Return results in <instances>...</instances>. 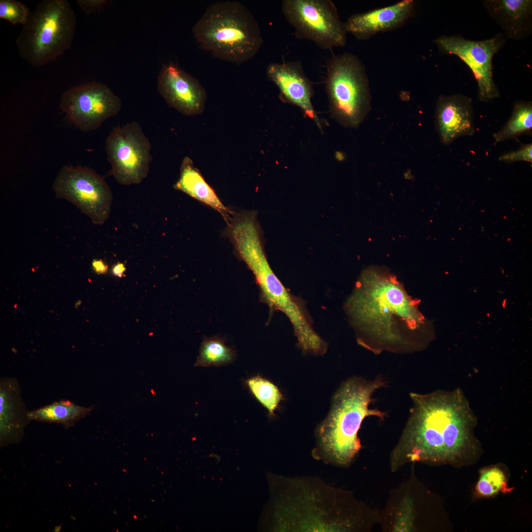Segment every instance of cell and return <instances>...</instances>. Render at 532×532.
Listing matches in <instances>:
<instances>
[{
  "mask_svg": "<svg viewBox=\"0 0 532 532\" xmlns=\"http://www.w3.org/2000/svg\"><path fill=\"white\" fill-rule=\"evenodd\" d=\"M192 32L201 48L216 58L237 65L253 58L264 42L255 17L237 1L208 6Z\"/></svg>",
  "mask_w": 532,
  "mask_h": 532,
  "instance_id": "cell-5",
  "label": "cell"
},
{
  "mask_svg": "<svg viewBox=\"0 0 532 532\" xmlns=\"http://www.w3.org/2000/svg\"><path fill=\"white\" fill-rule=\"evenodd\" d=\"M483 6L507 38L521 40L532 31L531 0H486Z\"/></svg>",
  "mask_w": 532,
  "mask_h": 532,
  "instance_id": "cell-18",
  "label": "cell"
},
{
  "mask_svg": "<svg viewBox=\"0 0 532 532\" xmlns=\"http://www.w3.org/2000/svg\"><path fill=\"white\" fill-rule=\"evenodd\" d=\"M499 160L507 163L517 161L532 163V143L524 144L518 150L503 153L499 157Z\"/></svg>",
  "mask_w": 532,
  "mask_h": 532,
  "instance_id": "cell-27",
  "label": "cell"
},
{
  "mask_svg": "<svg viewBox=\"0 0 532 532\" xmlns=\"http://www.w3.org/2000/svg\"><path fill=\"white\" fill-rule=\"evenodd\" d=\"M60 107L74 126L89 132L116 115L121 109L122 101L106 85L92 82L74 86L63 92Z\"/></svg>",
  "mask_w": 532,
  "mask_h": 532,
  "instance_id": "cell-12",
  "label": "cell"
},
{
  "mask_svg": "<svg viewBox=\"0 0 532 532\" xmlns=\"http://www.w3.org/2000/svg\"><path fill=\"white\" fill-rule=\"evenodd\" d=\"M506 39L505 35L501 33L479 41L452 35H442L437 38L434 43L442 52L457 56L469 67L477 82L478 99L486 102L499 96L493 79L492 61Z\"/></svg>",
  "mask_w": 532,
  "mask_h": 532,
  "instance_id": "cell-13",
  "label": "cell"
},
{
  "mask_svg": "<svg viewBox=\"0 0 532 532\" xmlns=\"http://www.w3.org/2000/svg\"><path fill=\"white\" fill-rule=\"evenodd\" d=\"M245 384L256 399L268 411L272 417L281 401L283 395L273 382L260 375L252 376L245 381Z\"/></svg>",
  "mask_w": 532,
  "mask_h": 532,
  "instance_id": "cell-24",
  "label": "cell"
},
{
  "mask_svg": "<svg viewBox=\"0 0 532 532\" xmlns=\"http://www.w3.org/2000/svg\"><path fill=\"white\" fill-rule=\"evenodd\" d=\"M344 309L358 344L375 353L411 352L422 347L426 320L418 303L386 267L364 269Z\"/></svg>",
  "mask_w": 532,
  "mask_h": 532,
  "instance_id": "cell-1",
  "label": "cell"
},
{
  "mask_svg": "<svg viewBox=\"0 0 532 532\" xmlns=\"http://www.w3.org/2000/svg\"><path fill=\"white\" fill-rule=\"evenodd\" d=\"M281 529L299 532H352L366 530L374 511L351 493L318 480L284 479Z\"/></svg>",
  "mask_w": 532,
  "mask_h": 532,
  "instance_id": "cell-3",
  "label": "cell"
},
{
  "mask_svg": "<svg viewBox=\"0 0 532 532\" xmlns=\"http://www.w3.org/2000/svg\"><path fill=\"white\" fill-rule=\"evenodd\" d=\"M76 18L66 0H44L30 12L16 42L21 58L33 66L56 59L70 48Z\"/></svg>",
  "mask_w": 532,
  "mask_h": 532,
  "instance_id": "cell-6",
  "label": "cell"
},
{
  "mask_svg": "<svg viewBox=\"0 0 532 532\" xmlns=\"http://www.w3.org/2000/svg\"><path fill=\"white\" fill-rule=\"evenodd\" d=\"M30 13L29 8L15 0H0V19L8 21L12 25L26 23Z\"/></svg>",
  "mask_w": 532,
  "mask_h": 532,
  "instance_id": "cell-26",
  "label": "cell"
},
{
  "mask_svg": "<svg viewBox=\"0 0 532 532\" xmlns=\"http://www.w3.org/2000/svg\"><path fill=\"white\" fill-rule=\"evenodd\" d=\"M234 350L227 346L224 340L217 336L205 337L201 342L195 366H220L232 363Z\"/></svg>",
  "mask_w": 532,
  "mask_h": 532,
  "instance_id": "cell-23",
  "label": "cell"
},
{
  "mask_svg": "<svg viewBox=\"0 0 532 532\" xmlns=\"http://www.w3.org/2000/svg\"><path fill=\"white\" fill-rule=\"evenodd\" d=\"M326 82L332 116L344 126H358L368 113L371 101L362 61L349 52L333 56L327 64Z\"/></svg>",
  "mask_w": 532,
  "mask_h": 532,
  "instance_id": "cell-8",
  "label": "cell"
},
{
  "mask_svg": "<svg viewBox=\"0 0 532 532\" xmlns=\"http://www.w3.org/2000/svg\"><path fill=\"white\" fill-rule=\"evenodd\" d=\"M56 197L70 202L95 224L108 218L112 191L103 178L93 169L81 166H63L52 185Z\"/></svg>",
  "mask_w": 532,
  "mask_h": 532,
  "instance_id": "cell-10",
  "label": "cell"
},
{
  "mask_svg": "<svg viewBox=\"0 0 532 532\" xmlns=\"http://www.w3.org/2000/svg\"><path fill=\"white\" fill-rule=\"evenodd\" d=\"M385 384L379 376L372 380L354 376L341 384L332 398L329 413L316 429V457L338 466L351 463L361 448L358 434L364 420L386 416L369 407L373 393Z\"/></svg>",
  "mask_w": 532,
  "mask_h": 532,
  "instance_id": "cell-4",
  "label": "cell"
},
{
  "mask_svg": "<svg viewBox=\"0 0 532 532\" xmlns=\"http://www.w3.org/2000/svg\"><path fill=\"white\" fill-rule=\"evenodd\" d=\"M415 1L402 0L394 4L351 15L344 22L347 33L359 40L401 26L414 13Z\"/></svg>",
  "mask_w": 532,
  "mask_h": 532,
  "instance_id": "cell-17",
  "label": "cell"
},
{
  "mask_svg": "<svg viewBox=\"0 0 532 532\" xmlns=\"http://www.w3.org/2000/svg\"><path fill=\"white\" fill-rule=\"evenodd\" d=\"M228 233L237 255L254 275L261 299L270 311L278 310L287 317L296 314L300 307V299L285 287L270 266L256 212H242L235 216L228 224Z\"/></svg>",
  "mask_w": 532,
  "mask_h": 532,
  "instance_id": "cell-7",
  "label": "cell"
},
{
  "mask_svg": "<svg viewBox=\"0 0 532 532\" xmlns=\"http://www.w3.org/2000/svg\"><path fill=\"white\" fill-rule=\"evenodd\" d=\"M506 477L499 468L493 467L483 470L476 485L478 494L482 497H490L499 491H506Z\"/></svg>",
  "mask_w": 532,
  "mask_h": 532,
  "instance_id": "cell-25",
  "label": "cell"
},
{
  "mask_svg": "<svg viewBox=\"0 0 532 532\" xmlns=\"http://www.w3.org/2000/svg\"><path fill=\"white\" fill-rule=\"evenodd\" d=\"M532 130V104L530 101H518L514 105L512 114L502 128L493 134L496 142L515 138Z\"/></svg>",
  "mask_w": 532,
  "mask_h": 532,
  "instance_id": "cell-22",
  "label": "cell"
},
{
  "mask_svg": "<svg viewBox=\"0 0 532 532\" xmlns=\"http://www.w3.org/2000/svg\"><path fill=\"white\" fill-rule=\"evenodd\" d=\"M410 396V415L391 454L392 471L416 462L456 463L475 452L476 419L462 391L411 393Z\"/></svg>",
  "mask_w": 532,
  "mask_h": 532,
  "instance_id": "cell-2",
  "label": "cell"
},
{
  "mask_svg": "<svg viewBox=\"0 0 532 532\" xmlns=\"http://www.w3.org/2000/svg\"><path fill=\"white\" fill-rule=\"evenodd\" d=\"M93 409V406L85 407L62 400L28 411V416L30 420L69 425L85 417Z\"/></svg>",
  "mask_w": 532,
  "mask_h": 532,
  "instance_id": "cell-21",
  "label": "cell"
},
{
  "mask_svg": "<svg viewBox=\"0 0 532 532\" xmlns=\"http://www.w3.org/2000/svg\"><path fill=\"white\" fill-rule=\"evenodd\" d=\"M112 173L120 184H138L147 176L151 145L140 124L132 122L114 128L105 145Z\"/></svg>",
  "mask_w": 532,
  "mask_h": 532,
  "instance_id": "cell-11",
  "label": "cell"
},
{
  "mask_svg": "<svg viewBox=\"0 0 532 532\" xmlns=\"http://www.w3.org/2000/svg\"><path fill=\"white\" fill-rule=\"evenodd\" d=\"M266 73L267 78L278 88L284 100L299 107L319 125L311 102L312 82L304 73L300 62L270 63Z\"/></svg>",
  "mask_w": 532,
  "mask_h": 532,
  "instance_id": "cell-16",
  "label": "cell"
},
{
  "mask_svg": "<svg viewBox=\"0 0 532 532\" xmlns=\"http://www.w3.org/2000/svg\"><path fill=\"white\" fill-rule=\"evenodd\" d=\"M92 266L94 271L98 274H103L107 272L108 266L101 259H95Z\"/></svg>",
  "mask_w": 532,
  "mask_h": 532,
  "instance_id": "cell-29",
  "label": "cell"
},
{
  "mask_svg": "<svg viewBox=\"0 0 532 532\" xmlns=\"http://www.w3.org/2000/svg\"><path fill=\"white\" fill-rule=\"evenodd\" d=\"M126 269V268L124 264L122 263L118 262L112 266L111 272L114 276L121 278L124 276Z\"/></svg>",
  "mask_w": 532,
  "mask_h": 532,
  "instance_id": "cell-30",
  "label": "cell"
},
{
  "mask_svg": "<svg viewBox=\"0 0 532 532\" xmlns=\"http://www.w3.org/2000/svg\"><path fill=\"white\" fill-rule=\"evenodd\" d=\"M174 188L215 209L229 224L232 213L223 205L213 189L194 167L190 158L185 157L183 160L180 176Z\"/></svg>",
  "mask_w": 532,
  "mask_h": 532,
  "instance_id": "cell-19",
  "label": "cell"
},
{
  "mask_svg": "<svg viewBox=\"0 0 532 532\" xmlns=\"http://www.w3.org/2000/svg\"><path fill=\"white\" fill-rule=\"evenodd\" d=\"M157 90L170 107L189 116L200 114L206 94L200 82L176 65L163 66L157 78Z\"/></svg>",
  "mask_w": 532,
  "mask_h": 532,
  "instance_id": "cell-14",
  "label": "cell"
},
{
  "mask_svg": "<svg viewBox=\"0 0 532 532\" xmlns=\"http://www.w3.org/2000/svg\"><path fill=\"white\" fill-rule=\"evenodd\" d=\"M435 118L436 131L445 145L475 133L472 100L466 96H440L436 103Z\"/></svg>",
  "mask_w": 532,
  "mask_h": 532,
  "instance_id": "cell-15",
  "label": "cell"
},
{
  "mask_svg": "<svg viewBox=\"0 0 532 532\" xmlns=\"http://www.w3.org/2000/svg\"><path fill=\"white\" fill-rule=\"evenodd\" d=\"M17 381L1 379L0 384V422L1 435L9 436L29 419Z\"/></svg>",
  "mask_w": 532,
  "mask_h": 532,
  "instance_id": "cell-20",
  "label": "cell"
},
{
  "mask_svg": "<svg viewBox=\"0 0 532 532\" xmlns=\"http://www.w3.org/2000/svg\"><path fill=\"white\" fill-rule=\"evenodd\" d=\"M76 3L82 11L89 14L101 9L107 3V0H77Z\"/></svg>",
  "mask_w": 532,
  "mask_h": 532,
  "instance_id": "cell-28",
  "label": "cell"
},
{
  "mask_svg": "<svg viewBox=\"0 0 532 532\" xmlns=\"http://www.w3.org/2000/svg\"><path fill=\"white\" fill-rule=\"evenodd\" d=\"M282 11L299 38L323 49L343 47L347 42L344 22L331 0H284Z\"/></svg>",
  "mask_w": 532,
  "mask_h": 532,
  "instance_id": "cell-9",
  "label": "cell"
}]
</instances>
